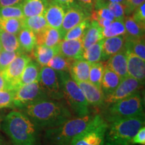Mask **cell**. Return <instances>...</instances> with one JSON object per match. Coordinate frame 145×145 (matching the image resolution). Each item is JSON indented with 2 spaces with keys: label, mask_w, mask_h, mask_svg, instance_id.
<instances>
[{
  "label": "cell",
  "mask_w": 145,
  "mask_h": 145,
  "mask_svg": "<svg viewBox=\"0 0 145 145\" xmlns=\"http://www.w3.org/2000/svg\"><path fill=\"white\" fill-rule=\"evenodd\" d=\"M22 110L41 129L59 126L72 118L69 106L62 100L40 99L28 104Z\"/></svg>",
  "instance_id": "cell-1"
},
{
  "label": "cell",
  "mask_w": 145,
  "mask_h": 145,
  "mask_svg": "<svg viewBox=\"0 0 145 145\" xmlns=\"http://www.w3.org/2000/svg\"><path fill=\"white\" fill-rule=\"evenodd\" d=\"M1 127L14 145L40 144L41 128L22 112H10Z\"/></svg>",
  "instance_id": "cell-2"
},
{
  "label": "cell",
  "mask_w": 145,
  "mask_h": 145,
  "mask_svg": "<svg viewBox=\"0 0 145 145\" xmlns=\"http://www.w3.org/2000/svg\"><path fill=\"white\" fill-rule=\"evenodd\" d=\"M144 116L128 118L108 123L105 145H134L135 135L144 126Z\"/></svg>",
  "instance_id": "cell-3"
},
{
  "label": "cell",
  "mask_w": 145,
  "mask_h": 145,
  "mask_svg": "<svg viewBox=\"0 0 145 145\" xmlns=\"http://www.w3.org/2000/svg\"><path fill=\"white\" fill-rule=\"evenodd\" d=\"M95 116L90 114L82 117L72 118L61 126L46 130L45 143L47 145H69L75 136L88 126Z\"/></svg>",
  "instance_id": "cell-4"
},
{
  "label": "cell",
  "mask_w": 145,
  "mask_h": 145,
  "mask_svg": "<svg viewBox=\"0 0 145 145\" xmlns=\"http://www.w3.org/2000/svg\"><path fill=\"white\" fill-rule=\"evenodd\" d=\"M104 119L108 123L117 120L144 115L142 97L139 91L104 107Z\"/></svg>",
  "instance_id": "cell-5"
},
{
  "label": "cell",
  "mask_w": 145,
  "mask_h": 145,
  "mask_svg": "<svg viewBox=\"0 0 145 145\" xmlns=\"http://www.w3.org/2000/svg\"><path fill=\"white\" fill-rule=\"evenodd\" d=\"M59 76L64 98L77 117L90 114L89 105L77 83L71 77L69 72L57 71Z\"/></svg>",
  "instance_id": "cell-6"
},
{
  "label": "cell",
  "mask_w": 145,
  "mask_h": 145,
  "mask_svg": "<svg viewBox=\"0 0 145 145\" xmlns=\"http://www.w3.org/2000/svg\"><path fill=\"white\" fill-rule=\"evenodd\" d=\"M108 125L101 115H95L88 126L75 136L69 145H104Z\"/></svg>",
  "instance_id": "cell-7"
},
{
  "label": "cell",
  "mask_w": 145,
  "mask_h": 145,
  "mask_svg": "<svg viewBox=\"0 0 145 145\" xmlns=\"http://www.w3.org/2000/svg\"><path fill=\"white\" fill-rule=\"evenodd\" d=\"M39 82L49 99L62 100L64 99L58 72L48 66L41 67Z\"/></svg>",
  "instance_id": "cell-8"
},
{
  "label": "cell",
  "mask_w": 145,
  "mask_h": 145,
  "mask_svg": "<svg viewBox=\"0 0 145 145\" xmlns=\"http://www.w3.org/2000/svg\"><path fill=\"white\" fill-rule=\"evenodd\" d=\"M49 99L42 89L39 81L18 87L14 90V106L22 109L34 101Z\"/></svg>",
  "instance_id": "cell-9"
},
{
  "label": "cell",
  "mask_w": 145,
  "mask_h": 145,
  "mask_svg": "<svg viewBox=\"0 0 145 145\" xmlns=\"http://www.w3.org/2000/svg\"><path fill=\"white\" fill-rule=\"evenodd\" d=\"M32 59L28 54L20 53L7 67L3 74L8 83L11 90H15L18 87V83L27 64Z\"/></svg>",
  "instance_id": "cell-10"
},
{
  "label": "cell",
  "mask_w": 145,
  "mask_h": 145,
  "mask_svg": "<svg viewBox=\"0 0 145 145\" xmlns=\"http://www.w3.org/2000/svg\"><path fill=\"white\" fill-rule=\"evenodd\" d=\"M141 86L142 85L138 81L128 75L122 79L112 93L105 97L104 107L132 95L138 91Z\"/></svg>",
  "instance_id": "cell-11"
},
{
  "label": "cell",
  "mask_w": 145,
  "mask_h": 145,
  "mask_svg": "<svg viewBox=\"0 0 145 145\" xmlns=\"http://www.w3.org/2000/svg\"><path fill=\"white\" fill-rule=\"evenodd\" d=\"M91 14L79 6V5L71 7L65 10L62 25L59 31L62 39L69 30L77 26L87 18H90Z\"/></svg>",
  "instance_id": "cell-12"
},
{
  "label": "cell",
  "mask_w": 145,
  "mask_h": 145,
  "mask_svg": "<svg viewBox=\"0 0 145 145\" xmlns=\"http://www.w3.org/2000/svg\"><path fill=\"white\" fill-rule=\"evenodd\" d=\"M77 83L82 90L89 106L99 108H104L105 97L101 89L97 88L89 81H79Z\"/></svg>",
  "instance_id": "cell-13"
},
{
  "label": "cell",
  "mask_w": 145,
  "mask_h": 145,
  "mask_svg": "<svg viewBox=\"0 0 145 145\" xmlns=\"http://www.w3.org/2000/svg\"><path fill=\"white\" fill-rule=\"evenodd\" d=\"M128 75L137 79L144 85L145 79V61L135 54L127 52Z\"/></svg>",
  "instance_id": "cell-14"
},
{
  "label": "cell",
  "mask_w": 145,
  "mask_h": 145,
  "mask_svg": "<svg viewBox=\"0 0 145 145\" xmlns=\"http://www.w3.org/2000/svg\"><path fill=\"white\" fill-rule=\"evenodd\" d=\"M83 50L82 39H63L59 44V54L70 59H82Z\"/></svg>",
  "instance_id": "cell-15"
},
{
  "label": "cell",
  "mask_w": 145,
  "mask_h": 145,
  "mask_svg": "<svg viewBox=\"0 0 145 145\" xmlns=\"http://www.w3.org/2000/svg\"><path fill=\"white\" fill-rule=\"evenodd\" d=\"M65 13V8L57 3L49 1L47 5L44 17L48 26L60 30Z\"/></svg>",
  "instance_id": "cell-16"
},
{
  "label": "cell",
  "mask_w": 145,
  "mask_h": 145,
  "mask_svg": "<svg viewBox=\"0 0 145 145\" xmlns=\"http://www.w3.org/2000/svg\"><path fill=\"white\" fill-rule=\"evenodd\" d=\"M106 65L105 67L124 79L128 76L127 70V52L123 49L112 56L107 60Z\"/></svg>",
  "instance_id": "cell-17"
},
{
  "label": "cell",
  "mask_w": 145,
  "mask_h": 145,
  "mask_svg": "<svg viewBox=\"0 0 145 145\" xmlns=\"http://www.w3.org/2000/svg\"><path fill=\"white\" fill-rule=\"evenodd\" d=\"M124 42L125 35L106 38L103 39L101 61H107L112 56L122 50Z\"/></svg>",
  "instance_id": "cell-18"
},
{
  "label": "cell",
  "mask_w": 145,
  "mask_h": 145,
  "mask_svg": "<svg viewBox=\"0 0 145 145\" xmlns=\"http://www.w3.org/2000/svg\"><path fill=\"white\" fill-rule=\"evenodd\" d=\"M91 63L81 59L73 60L71 65L69 73L76 82L89 81Z\"/></svg>",
  "instance_id": "cell-19"
},
{
  "label": "cell",
  "mask_w": 145,
  "mask_h": 145,
  "mask_svg": "<svg viewBox=\"0 0 145 145\" xmlns=\"http://www.w3.org/2000/svg\"><path fill=\"white\" fill-rule=\"evenodd\" d=\"M37 44L44 45L48 47L57 46L62 41L59 30L47 26L44 30L36 34Z\"/></svg>",
  "instance_id": "cell-20"
},
{
  "label": "cell",
  "mask_w": 145,
  "mask_h": 145,
  "mask_svg": "<svg viewBox=\"0 0 145 145\" xmlns=\"http://www.w3.org/2000/svg\"><path fill=\"white\" fill-rule=\"evenodd\" d=\"M31 52L36 62L41 67L46 66L52 57L59 53V44L54 47L37 44Z\"/></svg>",
  "instance_id": "cell-21"
},
{
  "label": "cell",
  "mask_w": 145,
  "mask_h": 145,
  "mask_svg": "<svg viewBox=\"0 0 145 145\" xmlns=\"http://www.w3.org/2000/svg\"><path fill=\"white\" fill-rule=\"evenodd\" d=\"M48 2L45 0H24L22 9L24 18L44 16Z\"/></svg>",
  "instance_id": "cell-22"
},
{
  "label": "cell",
  "mask_w": 145,
  "mask_h": 145,
  "mask_svg": "<svg viewBox=\"0 0 145 145\" xmlns=\"http://www.w3.org/2000/svg\"><path fill=\"white\" fill-rule=\"evenodd\" d=\"M121 81L122 78L119 75L105 67L104 73L101 85V89L104 93V97H106V96L112 93L117 88Z\"/></svg>",
  "instance_id": "cell-23"
},
{
  "label": "cell",
  "mask_w": 145,
  "mask_h": 145,
  "mask_svg": "<svg viewBox=\"0 0 145 145\" xmlns=\"http://www.w3.org/2000/svg\"><path fill=\"white\" fill-rule=\"evenodd\" d=\"M104 39L102 35V28L99 26L97 22L91 20L88 28L82 39L83 49H86L91 45L95 44L101 40Z\"/></svg>",
  "instance_id": "cell-24"
},
{
  "label": "cell",
  "mask_w": 145,
  "mask_h": 145,
  "mask_svg": "<svg viewBox=\"0 0 145 145\" xmlns=\"http://www.w3.org/2000/svg\"><path fill=\"white\" fill-rule=\"evenodd\" d=\"M41 66L36 61H31L25 67L18 83V87L39 81Z\"/></svg>",
  "instance_id": "cell-25"
},
{
  "label": "cell",
  "mask_w": 145,
  "mask_h": 145,
  "mask_svg": "<svg viewBox=\"0 0 145 145\" xmlns=\"http://www.w3.org/2000/svg\"><path fill=\"white\" fill-rule=\"evenodd\" d=\"M17 36L20 46L23 52H31L37 45L36 34L25 27L22 29Z\"/></svg>",
  "instance_id": "cell-26"
},
{
  "label": "cell",
  "mask_w": 145,
  "mask_h": 145,
  "mask_svg": "<svg viewBox=\"0 0 145 145\" xmlns=\"http://www.w3.org/2000/svg\"><path fill=\"white\" fill-rule=\"evenodd\" d=\"M124 49L126 52H130L145 61L144 37L140 39H127L125 37Z\"/></svg>",
  "instance_id": "cell-27"
},
{
  "label": "cell",
  "mask_w": 145,
  "mask_h": 145,
  "mask_svg": "<svg viewBox=\"0 0 145 145\" xmlns=\"http://www.w3.org/2000/svg\"><path fill=\"white\" fill-rule=\"evenodd\" d=\"M127 39H140L144 37V27L137 22L132 16H126L124 20Z\"/></svg>",
  "instance_id": "cell-28"
},
{
  "label": "cell",
  "mask_w": 145,
  "mask_h": 145,
  "mask_svg": "<svg viewBox=\"0 0 145 145\" xmlns=\"http://www.w3.org/2000/svg\"><path fill=\"white\" fill-rule=\"evenodd\" d=\"M0 42H1L2 50L9 52H22L17 36L14 34L9 33L0 28Z\"/></svg>",
  "instance_id": "cell-29"
},
{
  "label": "cell",
  "mask_w": 145,
  "mask_h": 145,
  "mask_svg": "<svg viewBox=\"0 0 145 145\" xmlns=\"http://www.w3.org/2000/svg\"><path fill=\"white\" fill-rule=\"evenodd\" d=\"M102 43L103 39L83 50L82 59L91 64L99 62L102 54Z\"/></svg>",
  "instance_id": "cell-30"
},
{
  "label": "cell",
  "mask_w": 145,
  "mask_h": 145,
  "mask_svg": "<svg viewBox=\"0 0 145 145\" xmlns=\"http://www.w3.org/2000/svg\"><path fill=\"white\" fill-rule=\"evenodd\" d=\"M48 26L44 16H36L24 18V27L29 29L34 34H38Z\"/></svg>",
  "instance_id": "cell-31"
},
{
  "label": "cell",
  "mask_w": 145,
  "mask_h": 145,
  "mask_svg": "<svg viewBox=\"0 0 145 145\" xmlns=\"http://www.w3.org/2000/svg\"><path fill=\"white\" fill-rule=\"evenodd\" d=\"M24 19L0 18V28L17 36L24 28Z\"/></svg>",
  "instance_id": "cell-32"
},
{
  "label": "cell",
  "mask_w": 145,
  "mask_h": 145,
  "mask_svg": "<svg viewBox=\"0 0 145 145\" xmlns=\"http://www.w3.org/2000/svg\"><path fill=\"white\" fill-rule=\"evenodd\" d=\"M126 34L124 20H114L106 28H102V35L104 39L114 36H122Z\"/></svg>",
  "instance_id": "cell-33"
},
{
  "label": "cell",
  "mask_w": 145,
  "mask_h": 145,
  "mask_svg": "<svg viewBox=\"0 0 145 145\" xmlns=\"http://www.w3.org/2000/svg\"><path fill=\"white\" fill-rule=\"evenodd\" d=\"M104 70L105 65L100 61L91 64L89 82L92 83L99 89H101V81L104 73Z\"/></svg>",
  "instance_id": "cell-34"
},
{
  "label": "cell",
  "mask_w": 145,
  "mask_h": 145,
  "mask_svg": "<svg viewBox=\"0 0 145 145\" xmlns=\"http://www.w3.org/2000/svg\"><path fill=\"white\" fill-rule=\"evenodd\" d=\"M73 59L65 58L58 53L54 55L52 59L48 63L46 66L49 67L56 71H67L69 72V67Z\"/></svg>",
  "instance_id": "cell-35"
},
{
  "label": "cell",
  "mask_w": 145,
  "mask_h": 145,
  "mask_svg": "<svg viewBox=\"0 0 145 145\" xmlns=\"http://www.w3.org/2000/svg\"><path fill=\"white\" fill-rule=\"evenodd\" d=\"M91 22V18H88L84 20L77 26L71 29L67 32L64 36V40H77L82 39L87 29Z\"/></svg>",
  "instance_id": "cell-36"
},
{
  "label": "cell",
  "mask_w": 145,
  "mask_h": 145,
  "mask_svg": "<svg viewBox=\"0 0 145 145\" xmlns=\"http://www.w3.org/2000/svg\"><path fill=\"white\" fill-rule=\"evenodd\" d=\"M21 5L15 6L0 7V18L24 19V16Z\"/></svg>",
  "instance_id": "cell-37"
},
{
  "label": "cell",
  "mask_w": 145,
  "mask_h": 145,
  "mask_svg": "<svg viewBox=\"0 0 145 145\" xmlns=\"http://www.w3.org/2000/svg\"><path fill=\"white\" fill-rule=\"evenodd\" d=\"M22 52H9L2 50L0 52V71H3L7 67L12 63V61Z\"/></svg>",
  "instance_id": "cell-38"
},
{
  "label": "cell",
  "mask_w": 145,
  "mask_h": 145,
  "mask_svg": "<svg viewBox=\"0 0 145 145\" xmlns=\"http://www.w3.org/2000/svg\"><path fill=\"white\" fill-rule=\"evenodd\" d=\"M14 90H0V108L14 106Z\"/></svg>",
  "instance_id": "cell-39"
},
{
  "label": "cell",
  "mask_w": 145,
  "mask_h": 145,
  "mask_svg": "<svg viewBox=\"0 0 145 145\" xmlns=\"http://www.w3.org/2000/svg\"><path fill=\"white\" fill-rule=\"evenodd\" d=\"M106 7L110 9L116 20H124L125 18L124 5L119 3L109 2L107 3Z\"/></svg>",
  "instance_id": "cell-40"
},
{
  "label": "cell",
  "mask_w": 145,
  "mask_h": 145,
  "mask_svg": "<svg viewBox=\"0 0 145 145\" xmlns=\"http://www.w3.org/2000/svg\"><path fill=\"white\" fill-rule=\"evenodd\" d=\"M132 17L135 20L141 25L145 26V3H142V5H139L138 7L136 8L132 12Z\"/></svg>",
  "instance_id": "cell-41"
},
{
  "label": "cell",
  "mask_w": 145,
  "mask_h": 145,
  "mask_svg": "<svg viewBox=\"0 0 145 145\" xmlns=\"http://www.w3.org/2000/svg\"><path fill=\"white\" fill-rule=\"evenodd\" d=\"M91 13L94 14L95 16H98V17L108 20L110 21H113L114 20H116L111 11L106 6L101 7V8H99L97 9V10L92 11Z\"/></svg>",
  "instance_id": "cell-42"
},
{
  "label": "cell",
  "mask_w": 145,
  "mask_h": 145,
  "mask_svg": "<svg viewBox=\"0 0 145 145\" xmlns=\"http://www.w3.org/2000/svg\"><path fill=\"white\" fill-rule=\"evenodd\" d=\"M126 4L124 7L125 16L131 14L136 8L145 2V0H126Z\"/></svg>",
  "instance_id": "cell-43"
},
{
  "label": "cell",
  "mask_w": 145,
  "mask_h": 145,
  "mask_svg": "<svg viewBox=\"0 0 145 145\" xmlns=\"http://www.w3.org/2000/svg\"><path fill=\"white\" fill-rule=\"evenodd\" d=\"M132 142L134 145L135 144H140L145 145V127L144 126L141 127L137 134L135 135L133 139H132Z\"/></svg>",
  "instance_id": "cell-44"
},
{
  "label": "cell",
  "mask_w": 145,
  "mask_h": 145,
  "mask_svg": "<svg viewBox=\"0 0 145 145\" xmlns=\"http://www.w3.org/2000/svg\"><path fill=\"white\" fill-rule=\"evenodd\" d=\"M77 1L79 6L89 13L91 14L92 11H93L94 0H77Z\"/></svg>",
  "instance_id": "cell-45"
},
{
  "label": "cell",
  "mask_w": 145,
  "mask_h": 145,
  "mask_svg": "<svg viewBox=\"0 0 145 145\" xmlns=\"http://www.w3.org/2000/svg\"><path fill=\"white\" fill-rule=\"evenodd\" d=\"M49 1H52V2L61 5L63 8H65V10L71 8V7L79 5L77 3V0H50Z\"/></svg>",
  "instance_id": "cell-46"
},
{
  "label": "cell",
  "mask_w": 145,
  "mask_h": 145,
  "mask_svg": "<svg viewBox=\"0 0 145 145\" xmlns=\"http://www.w3.org/2000/svg\"><path fill=\"white\" fill-rule=\"evenodd\" d=\"M24 0H0V7L15 6L21 5Z\"/></svg>",
  "instance_id": "cell-47"
},
{
  "label": "cell",
  "mask_w": 145,
  "mask_h": 145,
  "mask_svg": "<svg viewBox=\"0 0 145 145\" xmlns=\"http://www.w3.org/2000/svg\"><path fill=\"white\" fill-rule=\"evenodd\" d=\"M0 90H11L2 71H0Z\"/></svg>",
  "instance_id": "cell-48"
},
{
  "label": "cell",
  "mask_w": 145,
  "mask_h": 145,
  "mask_svg": "<svg viewBox=\"0 0 145 145\" xmlns=\"http://www.w3.org/2000/svg\"><path fill=\"white\" fill-rule=\"evenodd\" d=\"M2 50V46H1V42H0V52Z\"/></svg>",
  "instance_id": "cell-49"
},
{
  "label": "cell",
  "mask_w": 145,
  "mask_h": 145,
  "mask_svg": "<svg viewBox=\"0 0 145 145\" xmlns=\"http://www.w3.org/2000/svg\"><path fill=\"white\" fill-rule=\"evenodd\" d=\"M45 1H47V2H48H48H49V1H50V0H45Z\"/></svg>",
  "instance_id": "cell-50"
}]
</instances>
